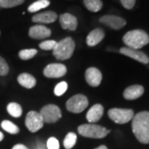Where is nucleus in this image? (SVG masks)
<instances>
[{
    "mask_svg": "<svg viewBox=\"0 0 149 149\" xmlns=\"http://www.w3.org/2000/svg\"><path fill=\"white\" fill-rule=\"evenodd\" d=\"M132 130L141 143H149V112L142 111L134 114L132 119Z\"/></svg>",
    "mask_w": 149,
    "mask_h": 149,
    "instance_id": "obj_1",
    "label": "nucleus"
},
{
    "mask_svg": "<svg viewBox=\"0 0 149 149\" xmlns=\"http://www.w3.org/2000/svg\"><path fill=\"white\" fill-rule=\"evenodd\" d=\"M123 42L127 47L139 50L149 43V35L143 30L129 31L123 37Z\"/></svg>",
    "mask_w": 149,
    "mask_h": 149,
    "instance_id": "obj_2",
    "label": "nucleus"
},
{
    "mask_svg": "<svg viewBox=\"0 0 149 149\" xmlns=\"http://www.w3.org/2000/svg\"><path fill=\"white\" fill-rule=\"evenodd\" d=\"M75 43L71 37H65L56 42L52 50L53 56L59 61H65L70 59L74 53Z\"/></svg>",
    "mask_w": 149,
    "mask_h": 149,
    "instance_id": "obj_3",
    "label": "nucleus"
},
{
    "mask_svg": "<svg viewBox=\"0 0 149 149\" xmlns=\"http://www.w3.org/2000/svg\"><path fill=\"white\" fill-rule=\"evenodd\" d=\"M111 132L104 127L95 123H86L78 127V133L81 136L90 139H103Z\"/></svg>",
    "mask_w": 149,
    "mask_h": 149,
    "instance_id": "obj_4",
    "label": "nucleus"
},
{
    "mask_svg": "<svg viewBox=\"0 0 149 149\" xmlns=\"http://www.w3.org/2000/svg\"><path fill=\"white\" fill-rule=\"evenodd\" d=\"M108 115L112 121L118 124H124L133 119L134 112L130 109H110L108 112Z\"/></svg>",
    "mask_w": 149,
    "mask_h": 149,
    "instance_id": "obj_5",
    "label": "nucleus"
},
{
    "mask_svg": "<svg viewBox=\"0 0 149 149\" xmlns=\"http://www.w3.org/2000/svg\"><path fill=\"white\" fill-rule=\"evenodd\" d=\"M88 98L82 94H78L72 96L67 100L65 106L67 110L73 113H80L88 107Z\"/></svg>",
    "mask_w": 149,
    "mask_h": 149,
    "instance_id": "obj_6",
    "label": "nucleus"
},
{
    "mask_svg": "<svg viewBox=\"0 0 149 149\" xmlns=\"http://www.w3.org/2000/svg\"><path fill=\"white\" fill-rule=\"evenodd\" d=\"M39 113L42 115L44 123H56L62 117V113L60 108L56 104H47L42 108Z\"/></svg>",
    "mask_w": 149,
    "mask_h": 149,
    "instance_id": "obj_7",
    "label": "nucleus"
},
{
    "mask_svg": "<svg viewBox=\"0 0 149 149\" xmlns=\"http://www.w3.org/2000/svg\"><path fill=\"white\" fill-rule=\"evenodd\" d=\"M25 124L30 132L36 133L41 128H42L44 121L40 113L37 111H30L27 113L26 116Z\"/></svg>",
    "mask_w": 149,
    "mask_h": 149,
    "instance_id": "obj_8",
    "label": "nucleus"
},
{
    "mask_svg": "<svg viewBox=\"0 0 149 149\" xmlns=\"http://www.w3.org/2000/svg\"><path fill=\"white\" fill-rule=\"evenodd\" d=\"M67 72L66 66L61 63L47 65L43 70V74L47 78H61Z\"/></svg>",
    "mask_w": 149,
    "mask_h": 149,
    "instance_id": "obj_9",
    "label": "nucleus"
},
{
    "mask_svg": "<svg viewBox=\"0 0 149 149\" xmlns=\"http://www.w3.org/2000/svg\"><path fill=\"white\" fill-rule=\"evenodd\" d=\"M119 52L122 55H124L126 56H128L130 58L139 61L140 63H143V64H148L149 63V56L142 51L125 47L120 48Z\"/></svg>",
    "mask_w": 149,
    "mask_h": 149,
    "instance_id": "obj_10",
    "label": "nucleus"
},
{
    "mask_svg": "<svg viewBox=\"0 0 149 149\" xmlns=\"http://www.w3.org/2000/svg\"><path fill=\"white\" fill-rule=\"evenodd\" d=\"M100 22L113 30H119L126 25V20L115 15H104L100 18Z\"/></svg>",
    "mask_w": 149,
    "mask_h": 149,
    "instance_id": "obj_11",
    "label": "nucleus"
},
{
    "mask_svg": "<svg viewBox=\"0 0 149 149\" xmlns=\"http://www.w3.org/2000/svg\"><path fill=\"white\" fill-rule=\"evenodd\" d=\"M85 80L91 87H98L102 81L101 71L96 67H90L85 70Z\"/></svg>",
    "mask_w": 149,
    "mask_h": 149,
    "instance_id": "obj_12",
    "label": "nucleus"
},
{
    "mask_svg": "<svg viewBox=\"0 0 149 149\" xmlns=\"http://www.w3.org/2000/svg\"><path fill=\"white\" fill-rule=\"evenodd\" d=\"M28 35L31 38H33V39L43 40V39L48 38L52 35V31L48 27L41 24H38V25H35L30 27Z\"/></svg>",
    "mask_w": 149,
    "mask_h": 149,
    "instance_id": "obj_13",
    "label": "nucleus"
},
{
    "mask_svg": "<svg viewBox=\"0 0 149 149\" xmlns=\"http://www.w3.org/2000/svg\"><path fill=\"white\" fill-rule=\"evenodd\" d=\"M60 24L63 29L70 30V31H75L78 26V20L77 18L68 13L61 14L59 17Z\"/></svg>",
    "mask_w": 149,
    "mask_h": 149,
    "instance_id": "obj_14",
    "label": "nucleus"
},
{
    "mask_svg": "<svg viewBox=\"0 0 149 149\" xmlns=\"http://www.w3.org/2000/svg\"><path fill=\"white\" fill-rule=\"evenodd\" d=\"M57 18H58V16L56 13H55L53 11H47V12H43V13L34 15L32 17V20L33 22L40 23L42 25V24L52 23L56 21Z\"/></svg>",
    "mask_w": 149,
    "mask_h": 149,
    "instance_id": "obj_15",
    "label": "nucleus"
},
{
    "mask_svg": "<svg viewBox=\"0 0 149 149\" xmlns=\"http://www.w3.org/2000/svg\"><path fill=\"white\" fill-rule=\"evenodd\" d=\"M143 86L140 85H133L127 87L123 91V97L127 100H134L143 95Z\"/></svg>",
    "mask_w": 149,
    "mask_h": 149,
    "instance_id": "obj_16",
    "label": "nucleus"
},
{
    "mask_svg": "<svg viewBox=\"0 0 149 149\" xmlns=\"http://www.w3.org/2000/svg\"><path fill=\"white\" fill-rule=\"evenodd\" d=\"M105 33L104 31L101 28H95L91 31L86 37V44L89 47H95L101 42L103 39L104 38Z\"/></svg>",
    "mask_w": 149,
    "mask_h": 149,
    "instance_id": "obj_17",
    "label": "nucleus"
},
{
    "mask_svg": "<svg viewBox=\"0 0 149 149\" xmlns=\"http://www.w3.org/2000/svg\"><path fill=\"white\" fill-rule=\"evenodd\" d=\"M104 114V107L100 104H96L91 107L86 113V118L88 122L95 123L98 122Z\"/></svg>",
    "mask_w": 149,
    "mask_h": 149,
    "instance_id": "obj_18",
    "label": "nucleus"
},
{
    "mask_svg": "<svg viewBox=\"0 0 149 149\" xmlns=\"http://www.w3.org/2000/svg\"><path fill=\"white\" fill-rule=\"evenodd\" d=\"M17 82L26 89H32L37 85V80L35 77L28 73H22L19 74L17 76Z\"/></svg>",
    "mask_w": 149,
    "mask_h": 149,
    "instance_id": "obj_19",
    "label": "nucleus"
},
{
    "mask_svg": "<svg viewBox=\"0 0 149 149\" xmlns=\"http://www.w3.org/2000/svg\"><path fill=\"white\" fill-rule=\"evenodd\" d=\"M7 111L12 117L19 118L22 113V109L19 104L11 102L7 105Z\"/></svg>",
    "mask_w": 149,
    "mask_h": 149,
    "instance_id": "obj_20",
    "label": "nucleus"
},
{
    "mask_svg": "<svg viewBox=\"0 0 149 149\" xmlns=\"http://www.w3.org/2000/svg\"><path fill=\"white\" fill-rule=\"evenodd\" d=\"M84 4L88 10L94 13L101 10L103 7L101 0H84Z\"/></svg>",
    "mask_w": 149,
    "mask_h": 149,
    "instance_id": "obj_21",
    "label": "nucleus"
},
{
    "mask_svg": "<svg viewBox=\"0 0 149 149\" xmlns=\"http://www.w3.org/2000/svg\"><path fill=\"white\" fill-rule=\"evenodd\" d=\"M49 5H50L49 0H37V2H34L33 3H32L28 7V12L36 13V12H38V11L47 8Z\"/></svg>",
    "mask_w": 149,
    "mask_h": 149,
    "instance_id": "obj_22",
    "label": "nucleus"
},
{
    "mask_svg": "<svg viewBox=\"0 0 149 149\" xmlns=\"http://www.w3.org/2000/svg\"><path fill=\"white\" fill-rule=\"evenodd\" d=\"M1 127L4 131L10 133V134H17L20 131L19 128L16 124H14L13 123H12L9 120H3L1 123Z\"/></svg>",
    "mask_w": 149,
    "mask_h": 149,
    "instance_id": "obj_23",
    "label": "nucleus"
},
{
    "mask_svg": "<svg viewBox=\"0 0 149 149\" xmlns=\"http://www.w3.org/2000/svg\"><path fill=\"white\" fill-rule=\"evenodd\" d=\"M77 136L74 133H68L64 139V147L65 149H71L76 143Z\"/></svg>",
    "mask_w": 149,
    "mask_h": 149,
    "instance_id": "obj_24",
    "label": "nucleus"
},
{
    "mask_svg": "<svg viewBox=\"0 0 149 149\" xmlns=\"http://www.w3.org/2000/svg\"><path fill=\"white\" fill-rule=\"evenodd\" d=\"M25 0H0L1 8H12L22 4Z\"/></svg>",
    "mask_w": 149,
    "mask_h": 149,
    "instance_id": "obj_25",
    "label": "nucleus"
},
{
    "mask_svg": "<svg viewBox=\"0 0 149 149\" xmlns=\"http://www.w3.org/2000/svg\"><path fill=\"white\" fill-rule=\"evenodd\" d=\"M37 54V50L36 49H24L21 50L18 53L19 57L23 61H27L33 58Z\"/></svg>",
    "mask_w": 149,
    "mask_h": 149,
    "instance_id": "obj_26",
    "label": "nucleus"
},
{
    "mask_svg": "<svg viewBox=\"0 0 149 149\" xmlns=\"http://www.w3.org/2000/svg\"><path fill=\"white\" fill-rule=\"evenodd\" d=\"M68 85L65 81L60 82L59 84L56 85L55 89H54V94L56 96H61L65 93V91H67Z\"/></svg>",
    "mask_w": 149,
    "mask_h": 149,
    "instance_id": "obj_27",
    "label": "nucleus"
},
{
    "mask_svg": "<svg viewBox=\"0 0 149 149\" xmlns=\"http://www.w3.org/2000/svg\"><path fill=\"white\" fill-rule=\"evenodd\" d=\"M56 42L55 40H47L39 44V47L44 51H51L53 50L55 46L56 45Z\"/></svg>",
    "mask_w": 149,
    "mask_h": 149,
    "instance_id": "obj_28",
    "label": "nucleus"
},
{
    "mask_svg": "<svg viewBox=\"0 0 149 149\" xmlns=\"http://www.w3.org/2000/svg\"><path fill=\"white\" fill-rule=\"evenodd\" d=\"M9 72V66L5 61V59L3 58L0 56V75L5 76Z\"/></svg>",
    "mask_w": 149,
    "mask_h": 149,
    "instance_id": "obj_29",
    "label": "nucleus"
},
{
    "mask_svg": "<svg viewBox=\"0 0 149 149\" xmlns=\"http://www.w3.org/2000/svg\"><path fill=\"white\" fill-rule=\"evenodd\" d=\"M47 149H60L59 141L56 138L52 137L48 139L47 142Z\"/></svg>",
    "mask_w": 149,
    "mask_h": 149,
    "instance_id": "obj_30",
    "label": "nucleus"
},
{
    "mask_svg": "<svg viewBox=\"0 0 149 149\" xmlns=\"http://www.w3.org/2000/svg\"><path fill=\"white\" fill-rule=\"evenodd\" d=\"M122 5L126 8V9H132L136 3V0H120Z\"/></svg>",
    "mask_w": 149,
    "mask_h": 149,
    "instance_id": "obj_31",
    "label": "nucleus"
},
{
    "mask_svg": "<svg viewBox=\"0 0 149 149\" xmlns=\"http://www.w3.org/2000/svg\"><path fill=\"white\" fill-rule=\"evenodd\" d=\"M12 149H29V148H27V146H25V145H23V144L19 143V144H16V145H14Z\"/></svg>",
    "mask_w": 149,
    "mask_h": 149,
    "instance_id": "obj_32",
    "label": "nucleus"
},
{
    "mask_svg": "<svg viewBox=\"0 0 149 149\" xmlns=\"http://www.w3.org/2000/svg\"><path fill=\"white\" fill-rule=\"evenodd\" d=\"M95 149H108L107 148L106 146H104V145H101V146H100V147H98V148H96Z\"/></svg>",
    "mask_w": 149,
    "mask_h": 149,
    "instance_id": "obj_33",
    "label": "nucleus"
},
{
    "mask_svg": "<svg viewBox=\"0 0 149 149\" xmlns=\"http://www.w3.org/2000/svg\"><path fill=\"white\" fill-rule=\"evenodd\" d=\"M4 138V136H3V133H2V132H0V142Z\"/></svg>",
    "mask_w": 149,
    "mask_h": 149,
    "instance_id": "obj_34",
    "label": "nucleus"
},
{
    "mask_svg": "<svg viewBox=\"0 0 149 149\" xmlns=\"http://www.w3.org/2000/svg\"><path fill=\"white\" fill-rule=\"evenodd\" d=\"M0 35H1V32H0Z\"/></svg>",
    "mask_w": 149,
    "mask_h": 149,
    "instance_id": "obj_35",
    "label": "nucleus"
},
{
    "mask_svg": "<svg viewBox=\"0 0 149 149\" xmlns=\"http://www.w3.org/2000/svg\"><path fill=\"white\" fill-rule=\"evenodd\" d=\"M0 9H1V8H0Z\"/></svg>",
    "mask_w": 149,
    "mask_h": 149,
    "instance_id": "obj_36",
    "label": "nucleus"
}]
</instances>
